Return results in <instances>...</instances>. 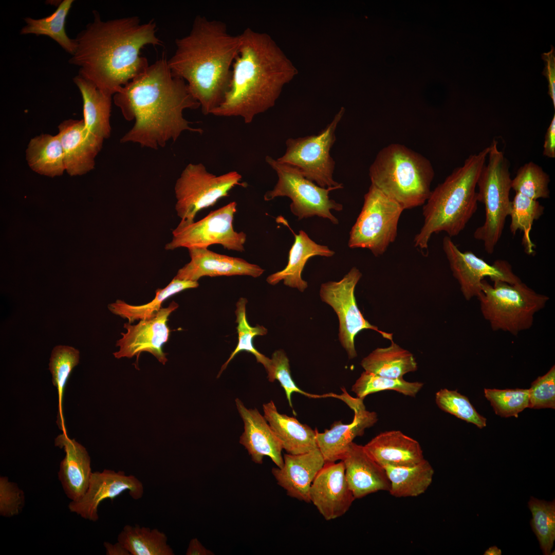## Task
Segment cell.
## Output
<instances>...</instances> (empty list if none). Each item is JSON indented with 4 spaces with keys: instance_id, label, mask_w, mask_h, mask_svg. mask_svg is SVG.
<instances>
[{
    "instance_id": "14",
    "label": "cell",
    "mask_w": 555,
    "mask_h": 555,
    "mask_svg": "<svg viewBox=\"0 0 555 555\" xmlns=\"http://www.w3.org/2000/svg\"><path fill=\"white\" fill-rule=\"evenodd\" d=\"M361 277L360 270L353 267L340 281L322 284L319 292L321 300L331 306L337 314L339 321V339L350 359L357 356L355 338L361 330H373L383 338L393 340L392 334L380 330L370 324L358 307L355 290Z\"/></svg>"
},
{
    "instance_id": "18",
    "label": "cell",
    "mask_w": 555,
    "mask_h": 555,
    "mask_svg": "<svg viewBox=\"0 0 555 555\" xmlns=\"http://www.w3.org/2000/svg\"><path fill=\"white\" fill-rule=\"evenodd\" d=\"M342 390L343 394L339 395L338 398L353 410L354 416L350 423L336 421L329 429H325L322 433L316 429L318 447L325 463L341 460L354 439L363 435L365 430L373 426L378 420L376 412L366 409L364 399L353 397L345 388Z\"/></svg>"
},
{
    "instance_id": "9",
    "label": "cell",
    "mask_w": 555,
    "mask_h": 555,
    "mask_svg": "<svg viewBox=\"0 0 555 555\" xmlns=\"http://www.w3.org/2000/svg\"><path fill=\"white\" fill-rule=\"evenodd\" d=\"M265 160L278 177L273 189L265 194V201L287 197L291 200L290 211L299 220L317 216L338 224V218L331 210L341 211L343 206L329 196V192L336 188L321 187L305 177L297 167L280 162L271 156H267Z\"/></svg>"
},
{
    "instance_id": "47",
    "label": "cell",
    "mask_w": 555,
    "mask_h": 555,
    "mask_svg": "<svg viewBox=\"0 0 555 555\" xmlns=\"http://www.w3.org/2000/svg\"><path fill=\"white\" fill-rule=\"evenodd\" d=\"M543 155L550 158H555V115L547 130L543 145Z\"/></svg>"
},
{
    "instance_id": "27",
    "label": "cell",
    "mask_w": 555,
    "mask_h": 555,
    "mask_svg": "<svg viewBox=\"0 0 555 555\" xmlns=\"http://www.w3.org/2000/svg\"><path fill=\"white\" fill-rule=\"evenodd\" d=\"M292 232L294 241L289 250L287 266L282 270L269 275L266 281L275 285L283 281L286 286L304 292L308 284L302 279L301 274L307 261L314 256L331 257L335 252L327 246L316 243L303 230L299 231L298 234Z\"/></svg>"
},
{
    "instance_id": "49",
    "label": "cell",
    "mask_w": 555,
    "mask_h": 555,
    "mask_svg": "<svg viewBox=\"0 0 555 555\" xmlns=\"http://www.w3.org/2000/svg\"><path fill=\"white\" fill-rule=\"evenodd\" d=\"M187 555H212L213 553L206 549L197 538L192 539L188 547Z\"/></svg>"
},
{
    "instance_id": "34",
    "label": "cell",
    "mask_w": 555,
    "mask_h": 555,
    "mask_svg": "<svg viewBox=\"0 0 555 555\" xmlns=\"http://www.w3.org/2000/svg\"><path fill=\"white\" fill-rule=\"evenodd\" d=\"M120 542L131 555H174L168 536L157 528L126 525L119 533Z\"/></svg>"
},
{
    "instance_id": "20",
    "label": "cell",
    "mask_w": 555,
    "mask_h": 555,
    "mask_svg": "<svg viewBox=\"0 0 555 555\" xmlns=\"http://www.w3.org/2000/svg\"><path fill=\"white\" fill-rule=\"evenodd\" d=\"M58 128L67 173L70 176L82 175L92 170L103 140L90 132L83 120H65Z\"/></svg>"
},
{
    "instance_id": "50",
    "label": "cell",
    "mask_w": 555,
    "mask_h": 555,
    "mask_svg": "<svg viewBox=\"0 0 555 555\" xmlns=\"http://www.w3.org/2000/svg\"><path fill=\"white\" fill-rule=\"evenodd\" d=\"M103 545L107 555H131L129 551L119 542L114 544L105 542Z\"/></svg>"
},
{
    "instance_id": "44",
    "label": "cell",
    "mask_w": 555,
    "mask_h": 555,
    "mask_svg": "<svg viewBox=\"0 0 555 555\" xmlns=\"http://www.w3.org/2000/svg\"><path fill=\"white\" fill-rule=\"evenodd\" d=\"M267 373V378L270 382L278 380L284 390L289 405L293 409L291 396L293 393H298L309 398H322L330 397V394L317 395L311 394L302 391L294 382L290 373L288 358L282 349L275 350L272 355L269 364L265 368Z\"/></svg>"
},
{
    "instance_id": "37",
    "label": "cell",
    "mask_w": 555,
    "mask_h": 555,
    "mask_svg": "<svg viewBox=\"0 0 555 555\" xmlns=\"http://www.w3.org/2000/svg\"><path fill=\"white\" fill-rule=\"evenodd\" d=\"M544 207L537 200L532 199L516 193L511 201L509 216L511 218L510 230L513 235L518 231L523 232L522 244L528 255L533 254L535 246L530 233L534 221L543 214Z\"/></svg>"
},
{
    "instance_id": "26",
    "label": "cell",
    "mask_w": 555,
    "mask_h": 555,
    "mask_svg": "<svg viewBox=\"0 0 555 555\" xmlns=\"http://www.w3.org/2000/svg\"><path fill=\"white\" fill-rule=\"evenodd\" d=\"M363 447L368 455L383 468L411 466L425 459L419 443L398 430L381 432Z\"/></svg>"
},
{
    "instance_id": "28",
    "label": "cell",
    "mask_w": 555,
    "mask_h": 555,
    "mask_svg": "<svg viewBox=\"0 0 555 555\" xmlns=\"http://www.w3.org/2000/svg\"><path fill=\"white\" fill-rule=\"evenodd\" d=\"M264 417L288 454L297 455L318 448L316 430L294 417L280 414L273 401L263 405Z\"/></svg>"
},
{
    "instance_id": "5",
    "label": "cell",
    "mask_w": 555,
    "mask_h": 555,
    "mask_svg": "<svg viewBox=\"0 0 555 555\" xmlns=\"http://www.w3.org/2000/svg\"><path fill=\"white\" fill-rule=\"evenodd\" d=\"M489 151L488 146L470 155L431 191L423 205V223L414 237L415 247L427 250L433 234L444 232L451 237L464 229L477 209L476 188Z\"/></svg>"
},
{
    "instance_id": "39",
    "label": "cell",
    "mask_w": 555,
    "mask_h": 555,
    "mask_svg": "<svg viewBox=\"0 0 555 555\" xmlns=\"http://www.w3.org/2000/svg\"><path fill=\"white\" fill-rule=\"evenodd\" d=\"M528 505L532 513V530L543 554H550L555 540V501L547 502L531 496Z\"/></svg>"
},
{
    "instance_id": "30",
    "label": "cell",
    "mask_w": 555,
    "mask_h": 555,
    "mask_svg": "<svg viewBox=\"0 0 555 555\" xmlns=\"http://www.w3.org/2000/svg\"><path fill=\"white\" fill-rule=\"evenodd\" d=\"M390 346L373 350L361 361L364 371L382 377L401 379L404 375L417 370L416 359L409 350L393 340Z\"/></svg>"
},
{
    "instance_id": "42",
    "label": "cell",
    "mask_w": 555,
    "mask_h": 555,
    "mask_svg": "<svg viewBox=\"0 0 555 555\" xmlns=\"http://www.w3.org/2000/svg\"><path fill=\"white\" fill-rule=\"evenodd\" d=\"M435 401L443 411L473 423L479 429L487 425V419L477 412L467 397L457 391L441 389L435 394Z\"/></svg>"
},
{
    "instance_id": "46",
    "label": "cell",
    "mask_w": 555,
    "mask_h": 555,
    "mask_svg": "<svg viewBox=\"0 0 555 555\" xmlns=\"http://www.w3.org/2000/svg\"><path fill=\"white\" fill-rule=\"evenodd\" d=\"M25 503L23 491L14 483L10 482L6 476L0 477V514L12 517L18 515Z\"/></svg>"
},
{
    "instance_id": "11",
    "label": "cell",
    "mask_w": 555,
    "mask_h": 555,
    "mask_svg": "<svg viewBox=\"0 0 555 555\" xmlns=\"http://www.w3.org/2000/svg\"><path fill=\"white\" fill-rule=\"evenodd\" d=\"M344 110L342 107L331 122L316 135L287 139L285 153L276 160L297 167L305 177L321 187L342 189L343 184L333 178L335 161L330 151Z\"/></svg>"
},
{
    "instance_id": "16",
    "label": "cell",
    "mask_w": 555,
    "mask_h": 555,
    "mask_svg": "<svg viewBox=\"0 0 555 555\" xmlns=\"http://www.w3.org/2000/svg\"><path fill=\"white\" fill-rule=\"evenodd\" d=\"M172 301L165 308H162L153 318L141 320L136 325L124 324L126 332H121L122 338L117 341L118 351L113 353L116 358H131L136 356L138 362L142 352L152 354L159 362L165 364L168 361L167 354L163 350V345L168 342L170 330L168 325L169 317L178 307Z\"/></svg>"
},
{
    "instance_id": "6",
    "label": "cell",
    "mask_w": 555,
    "mask_h": 555,
    "mask_svg": "<svg viewBox=\"0 0 555 555\" xmlns=\"http://www.w3.org/2000/svg\"><path fill=\"white\" fill-rule=\"evenodd\" d=\"M371 184L404 210L423 205L431 192L434 171L422 155L399 143L377 154L369 169Z\"/></svg>"
},
{
    "instance_id": "38",
    "label": "cell",
    "mask_w": 555,
    "mask_h": 555,
    "mask_svg": "<svg viewBox=\"0 0 555 555\" xmlns=\"http://www.w3.org/2000/svg\"><path fill=\"white\" fill-rule=\"evenodd\" d=\"M247 302L246 298H240L236 303L235 312L236 317L235 322L237 324L236 329L238 334V343L229 358L221 366L217 375V378L227 368L230 362L240 351H245L251 353L255 357L257 362L263 365L264 367L268 365L270 361V358L260 353L253 344V340L255 336L265 335L268 331L267 329L262 325H256L252 327L249 325L246 317Z\"/></svg>"
},
{
    "instance_id": "25",
    "label": "cell",
    "mask_w": 555,
    "mask_h": 555,
    "mask_svg": "<svg viewBox=\"0 0 555 555\" xmlns=\"http://www.w3.org/2000/svg\"><path fill=\"white\" fill-rule=\"evenodd\" d=\"M55 446L63 449L65 456L61 461L58 477L66 496L76 501L87 491L91 472L90 458L86 449L67 433L59 435Z\"/></svg>"
},
{
    "instance_id": "24",
    "label": "cell",
    "mask_w": 555,
    "mask_h": 555,
    "mask_svg": "<svg viewBox=\"0 0 555 555\" xmlns=\"http://www.w3.org/2000/svg\"><path fill=\"white\" fill-rule=\"evenodd\" d=\"M283 459L282 468H273L271 470L278 484L286 490L288 496L310 503V486L325 464L320 451L317 448L300 454L287 453Z\"/></svg>"
},
{
    "instance_id": "15",
    "label": "cell",
    "mask_w": 555,
    "mask_h": 555,
    "mask_svg": "<svg viewBox=\"0 0 555 555\" xmlns=\"http://www.w3.org/2000/svg\"><path fill=\"white\" fill-rule=\"evenodd\" d=\"M442 248L453 276L467 301L479 294L481 283L485 277H489L493 282L500 281L515 284L522 281L508 262L497 260L489 264L471 251L461 252L448 235L443 238Z\"/></svg>"
},
{
    "instance_id": "29",
    "label": "cell",
    "mask_w": 555,
    "mask_h": 555,
    "mask_svg": "<svg viewBox=\"0 0 555 555\" xmlns=\"http://www.w3.org/2000/svg\"><path fill=\"white\" fill-rule=\"evenodd\" d=\"M73 80L82 97L83 120L86 127L103 140L108 138L111 132L112 96L104 94L92 82L79 74Z\"/></svg>"
},
{
    "instance_id": "10",
    "label": "cell",
    "mask_w": 555,
    "mask_h": 555,
    "mask_svg": "<svg viewBox=\"0 0 555 555\" xmlns=\"http://www.w3.org/2000/svg\"><path fill=\"white\" fill-rule=\"evenodd\" d=\"M403 208L371 184L361 211L349 233L350 248H365L375 256L383 255L397 236Z\"/></svg>"
},
{
    "instance_id": "41",
    "label": "cell",
    "mask_w": 555,
    "mask_h": 555,
    "mask_svg": "<svg viewBox=\"0 0 555 555\" xmlns=\"http://www.w3.org/2000/svg\"><path fill=\"white\" fill-rule=\"evenodd\" d=\"M549 175L539 165L529 162L518 169L511 187L515 193L537 200L549 197Z\"/></svg>"
},
{
    "instance_id": "23",
    "label": "cell",
    "mask_w": 555,
    "mask_h": 555,
    "mask_svg": "<svg viewBox=\"0 0 555 555\" xmlns=\"http://www.w3.org/2000/svg\"><path fill=\"white\" fill-rule=\"evenodd\" d=\"M341 460L356 499L380 491H389L390 482L385 469L368 455L363 446L352 442Z\"/></svg>"
},
{
    "instance_id": "36",
    "label": "cell",
    "mask_w": 555,
    "mask_h": 555,
    "mask_svg": "<svg viewBox=\"0 0 555 555\" xmlns=\"http://www.w3.org/2000/svg\"><path fill=\"white\" fill-rule=\"evenodd\" d=\"M80 352L75 348L66 345L55 346L51 354L49 370L52 381L56 387L58 396V413L57 423L63 433H67L63 411V400L65 388L73 368L79 363Z\"/></svg>"
},
{
    "instance_id": "35",
    "label": "cell",
    "mask_w": 555,
    "mask_h": 555,
    "mask_svg": "<svg viewBox=\"0 0 555 555\" xmlns=\"http://www.w3.org/2000/svg\"><path fill=\"white\" fill-rule=\"evenodd\" d=\"M73 2V0L62 1L53 13L44 18L26 17L24 19L26 25L22 28L20 33L48 36L72 55L75 52L77 44L75 39H71L67 36L65 25L66 16Z\"/></svg>"
},
{
    "instance_id": "48",
    "label": "cell",
    "mask_w": 555,
    "mask_h": 555,
    "mask_svg": "<svg viewBox=\"0 0 555 555\" xmlns=\"http://www.w3.org/2000/svg\"><path fill=\"white\" fill-rule=\"evenodd\" d=\"M545 55H546L545 54ZM548 62V77L549 80V94L552 100L553 106H555V85H554V59L552 56L550 58L549 53L546 55Z\"/></svg>"
},
{
    "instance_id": "45",
    "label": "cell",
    "mask_w": 555,
    "mask_h": 555,
    "mask_svg": "<svg viewBox=\"0 0 555 555\" xmlns=\"http://www.w3.org/2000/svg\"><path fill=\"white\" fill-rule=\"evenodd\" d=\"M529 390V408L555 409V366L539 376Z\"/></svg>"
},
{
    "instance_id": "8",
    "label": "cell",
    "mask_w": 555,
    "mask_h": 555,
    "mask_svg": "<svg viewBox=\"0 0 555 555\" xmlns=\"http://www.w3.org/2000/svg\"><path fill=\"white\" fill-rule=\"evenodd\" d=\"M488 162L483 166L477 182L478 201L485 208L483 225L474 232L475 239L482 241L485 251L492 254L503 233L511 206L509 198L511 179L509 163L494 140L489 146Z\"/></svg>"
},
{
    "instance_id": "1",
    "label": "cell",
    "mask_w": 555,
    "mask_h": 555,
    "mask_svg": "<svg viewBox=\"0 0 555 555\" xmlns=\"http://www.w3.org/2000/svg\"><path fill=\"white\" fill-rule=\"evenodd\" d=\"M125 120L135 123L120 139L153 149L176 141L184 131L202 134L200 128L183 116L186 109H197L199 102L186 81L172 73L164 55L113 95Z\"/></svg>"
},
{
    "instance_id": "32",
    "label": "cell",
    "mask_w": 555,
    "mask_h": 555,
    "mask_svg": "<svg viewBox=\"0 0 555 555\" xmlns=\"http://www.w3.org/2000/svg\"><path fill=\"white\" fill-rule=\"evenodd\" d=\"M26 159L35 172L49 177L61 176L65 171L64 154L58 135L41 134L30 139Z\"/></svg>"
},
{
    "instance_id": "3",
    "label": "cell",
    "mask_w": 555,
    "mask_h": 555,
    "mask_svg": "<svg viewBox=\"0 0 555 555\" xmlns=\"http://www.w3.org/2000/svg\"><path fill=\"white\" fill-rule=\"evenodd\" d=\"M240 35L228 33L225 23L204 16L195 18L189 33L175 40L168 60L172 73L184 80L203 115L211 114L229 90Z\"/></svg>"
},
{
    "instance_id": "43",
    "label": "cell",
    "mask_w": 555,
    "mask_h": 555,
    "mask_svg": "<svg viewBox=\"0 0 555 555\" xmlns=\"http://www.w3.org/2000/svg\"><path fill=\"white\" fill-rule=\"evenodd\" d=\"M484 395L495 414L502 417L514 416L529 408V390L485 388Z\"/></svg>"
},
{
    "instance_id": "40",
    "label": "cell",
    "mask_w": 555,
    "mask_h": 555,
    "mask_svg": "<svg viewBox=\"0 0 555 555\" xmlns=\"http://www.w3.org/2000/svg\"><path fill=\"white\" fill-rule=\"evenodd\" d=\"M423 385L420 382H409L403 378H390L364 371L353 385L351 391L357 397L363 399L369 394L385 390H393L414 397Z\"/></svg>"
},
{
    "instance_id": "13",
    "label": "cell",
    "mask_w": 555,
    "mask_h": 555,
    "mask_svg": "<svg viewBox=\"0 0 555 555\" xmlns=\"http://www.w3.org/2000/svg\"><path fill=\"white\" fill-rule=\"evenodd\" d=\"M236 206V202L232 201L197 221L181 220L173 230L172 239L165 245V250L181 247L208 248L212 245L219 244L229 250L244 251L246 234L235 231L233 226Z\"/></svg>"
},
{
    "instance_id": "4",
    "label": "cell",
    "mask_w": 555,
    "mask_h": 555,
    "mask_svg": "<svg viewBox=\"0 0 555 555\" xmlns=\"http://www.w3.org/2000/svg\"><path fill=\"white\" fill-rule=\"evenodd\" d=\"M239 35L229 90L211 114L238 116L250 123L256 115L274 105L283 86L295 71L268 34L248 28Z\"/></svg>"
},
{
    "instance_id": "22",
    "label": "cell",
    "mask_w": 555,
    "mask_h": 555,
    "mask_svg": "<svg viewBox=\"0 0 555 555\" xmlns=\"http://www.w3.org/2000/svg\"><path fill=\"white\" fill-rule=\"evenodd\" d=\"M235 403L244 423L240 443L254 462L262 464L264 457L267 456L278 468H282L284 464L282 443L265 417L256 408H246L238 398L235 399Z\"/></svg>"
},
{
    "instance_id": "21",
    "label": "cell",
    "mask_w": 555,
    "mask_h": 555,
    "mask_svg": "<svg viewBox=\"0 0 555 555\" xmlns=\"http://www.w3.org/2000/svg\"><path fill=\"white\" fill-rule=\"evenodd\" d=\"M191 258L174 277L182 280L198 282L203 276L248 275L260 276L264 270L245 260L213 252L208 248L188 249Z\"/></svg>"
},
{
    "instance_id": "17",
    "label": "cell",
    "mask_w": 555,
    "mask_h": 555,
    "mask_svg": "<svg viewBox=\"0 0 555 555\" xmlns=\"http://www.w3.org/2000/svg\"><path fill=\"white\" fill-rule=\"evenodd\" d=\"M127 491L134 499L141 498L144 493L142 483L133 475H126L123 471L117 472L104 469L92 472L88 489L83 496L68 505L69 510L84 519L96 522L99 519L98 507L104 500L113 501Z\"/></svg>"
},
{
    "instance_id": "12",
    "label": "cell",
    "mask_w": 555,
    "mask_h": 555,
    "mask_svg": "<svg viewBox=\"0 0 555 555\" xmlns=\"http://www.w3.org/2000/svg\"><path fill=\"white\" fill-rule=\"evenodd\" d=\"M242 178L236 171L216 176L209 172L201 163H189L182 171L174 187L177 215L182 221H194L199 211L228 196L233 188L246 187V183L241 182Z\"/></svg>"
},
{
    "instance_id": "31",
    "label": "cell",
    "mask_w": 555,
    "mask_h": 555,
    "mask_svg": "<svg viewBox=\"0 0 555 555\" xmlns=\"http://www.w3.org/2000/svg\"><path fill=\"white\" fill-rule=\"evenodd\" d=\"M390 482V494L396 497H416L424 493L432 483L434 470L424 459L408 466L384 467Z\"/></svg>"
},
{
    "instance_id": "2",
    "label": "cell",
    "mask_w": 555,
    "mask_h": 555,
    "mask_svg": "<svg viewBox=\"0 0 555 555\" xmlns=\"http://www.w3.org/2000/svg\"><path fill=\"white\" fill-rule=\"evenodd\" d=\"M156 32L153 20L142 23L133 16L104 21L94 11V21L75 39L76 49L69 63L113 96L149 66L140 51L146 45L162 44Z\"/></svg>"
},
{
    "instance_id": "7",
    "label": "cell",
    "mask_w": 555,
    "mask_h": 555,
    "mask_svg": "<svg viewBox=\"0 0 555 555\" xmlns=\"http://www.w3.org/2000/svg\"><path fill=\"white\" fill-rule=\"evenodd\" d=\"M477 298L481 313L493 331L502 330L516 336L533 325L535 314L549 301L522 281L509 284L496 281L493 285L483 280Z\"/></svg>"
},
{
    "instance_id": "51",
    "label": "cell",
    "mask_w": 555,
    "mask_h": 555,
    "mask_svg": "<svg viewBox=\"0 0 555 555\" xmlns=\"http://www.w3.org/2000/svg\"><path fill=\"white\" fill-rule=\"evenodd\" d=\"M502 554L501 550L498 548L496 546H493L490 547L486 550L484 553V555H501Z\"/></svg>"
},
{
    "instance_id": "19",
    "label": "cell",
    "mask_w": 555,
    "mask_h": 555,
    "mask_svg": "<svg viewBox=\"0 0 555 555\" xmlns=\"http://www.w3.org/2000/svg\"><path fill=\"white\" fill-rule=\"evenodd\" d=\"M309 498L326 521L345 514L356 498L348 485L343 461L324 464L311 484Z\"/></svg>"
},
{
    "instance_id": "33",
    "label": "cell",
    "mask_w": 555,
    "mask_h": 555,
    "mask_svg": "<svg viewBox=\"0 0 555 555\" xmlns=\"http://www.w3.org/2000/svg\"><path fill=\"white\" fill-rule=\"evenodd\" d=\"M198 282L182 280L174 278L164 288L156 291L155 298L151 302L142 305H132L124 301L117 300L108 304V309L114 314L126 319L131 324L136 320L149 319L154 317L160 310L163 302L170 297L186 289L195 288Z\"/></svg>"
}]
</instances>
